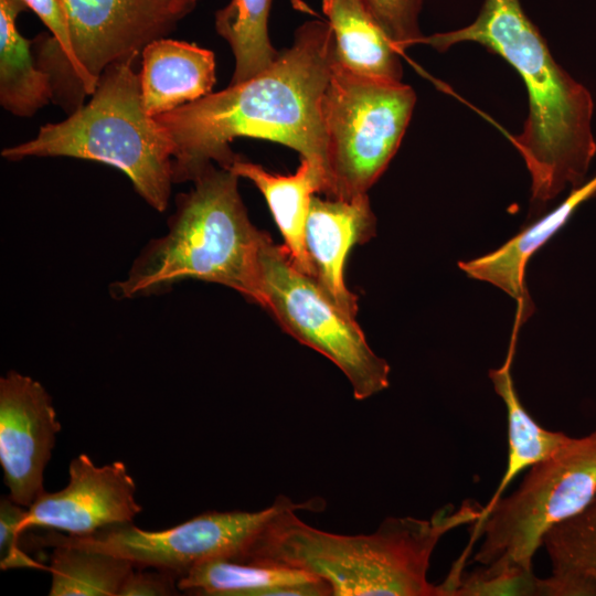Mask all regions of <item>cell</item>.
I'll use <instances>...</instances> for the list:
<instances>
[{"mask_svg": "<svg viewBox=\"0 0 596 596\" xmlns=\"http://www.w3.org/2000/svg\"><path fill=\"white\" fill-rule=\"evenodd\" d=\"M291 508L279 513L236 562L281 565L323 579L332 596H444L427 579L432 554L449 531L473 524L477 502L446 505L428 520L386 518L371 534L344 535L312 528Z\"/></svg>", "mask_w": 596, "mask_h": 596, "instance_id": "obj_3", "label": "cell"}, {"mask_svg": "<svg viewBox=\"0 0 596 596\" xmlns=\"http://www.w3.org/2000/svg\"><path fill=\"white\" fill-rule=\"evenodd\" d=\"M256 304L288 334L333 362L350 382L355 400L389 387L390 365L370 348L355 318L312 276L298 269L284 245L275 244L268 234L259 251Z\"/></svg>", "mask_w": 596, "mask_h": 596, "instance_id": "obj_8", "label": "cell"}, {"mask_svg": "<svg viewBox=\"0 0 596 596\" xmlns=\"http://www.w3.org/2000/svg\"><path fill=\"white\" fill-rule=\"evenodd\" d=\"M398 51L423 38L419 14L423 0H361Z\"/></svg>", "mask_w": 596, "mask_h": 596, "instance_id": "obj_25", "label": "cell"}, {"mask_svg": "<svg viewBox=\"0 0 596 596\" xmlns=\"http://www.w3.org/2000/svg\"><path fill=\"white\" fill-rule=\"evenodd\" d=\"M68 477L64 489L42 491L26 508L25 531L39 526L87 536L129 523L142 510L135 498V480L123 461L96 466L81 454L70 462Z\"/></svg>", "mask_w": 596, "mask_h": 596, "instance_id": "obj_12", "label": "cell"}, {"mask_svg": "<svg viewBox=\"0 0 596 596\" xmlns=\"http://www.w3.org/2000/svg\"><path fill=\"white\" fill-rule=\"evenodd\" d=\"M415 103L411 86L356 75L333 58L322 98L326 198L368 194L397 151Z\"/></svg>", "mask_w": 596, "mask_h": 596, "instance_id": "obj_6", "label": "cell"}, {"mask_svg": "<svg viewBox=\"0 0 596 596\" xmlns=\"http://www.w3.org/2000/svg\"><path fill=\"white\" fill-rule=\"evenodd\" d=\"M334 35L333 58L344 70L384 82H402L397 47L361 0H322Z\"/></svg>", "mask_w": 596, "mask_h": 596, "instance_id": "obj_18", "label": "cell"}, {"mask_svg": "<svg viewBox=\"0 0 596 596\" xmlns=\"http://www.w3.org/2000/svg\"><path fill=\"white\" fill-rule=\"evenodd\" d=\"M50 596H118L132 573L131 562L105 552L51 543Z\"/></svg>", "mask_w": 596, "mask_h": 596, "instance_id": "obj_22", "label": "cell"}, {"mask_svg": "<svg viewBox=\"0 0 596 596\" xmlns=\"http://www.w3.org/2000/svg\"><path fill=\"white\" fill-rule=\"evenodd\" d=\"M595 494L596 429L571 437L554 455L533 465L513 493L501 497L473 523L466 553L482 536L473 562L532 571L546 532L584 510Z\"/></svg>", "mask_w": 596, "mask_h": 596, "instance_id": "obj_7", "label": "cell"}, {"mask_svg": "<svg viewBox=\"0 0 596 596\" xmlns=\"http://www.w3.org/2000/svg\"><path fill=\"white\" fill-rule=\"evenodd\" d=\"M135 61L108 65L87 104L63 121L42 126L33 139L4 148L1 156L11 161L72 157L115 167L151 207L163 212L173 184V145L145 109Z\"/></svg>", "mask_w": 596, "mask_h": 596, "instance_id": "obj_5", "label": "cell"}, {"mask_svg": "<svg viewBox=\"0 0 596 596\" xmlns=\"http://www.w3.org/2000/svg\"><path fill=\"white\" fill-rule=\"evenodd\" d=\"M596 193V175L582 187L572 190L555 210L512 237L492 253L459 262L458 266L469 277L488 281L514 298L517 318L524 322L533 311L530 295L524 286V270L530 257L555 234L576 207Z\"/></svg>", "mask_w": 596, "mask_h": 596, "instance_id": "obj_15", "label": "cell"}, {"mask_svg": "<svg viewBox=\"0 0 596 596\" xmlns=\"http://www.w3.org/2000/svg\"><path fill=\"white\" fill-rule=\"evenodd\" d=\"M446 596L542 595L541 578L519 567L480 565L445 588Z\"/></svg>", "mask_w": 596, "mask_h": 596, "instance_id": "obj_24", "label": "cell"}, {"mask_svg": "<svg viewBox=\"0 0 596 596\" xmlns=\"http://www.w3.org/2000/svg\"><path fill=\"white\" fill-rule=\"evenodd\" d=\"M552 571L541 578L542 595L596 596V494L574 517L551 528L543 538Z\"/></svg>", "mask_w": 596, "mask_h": 596, "instance_id": "obj_20", "label": "cell"}, {"mask_svg": "<svg viewBox=\"0 0 596 596\" xmlns=\"http://www.w3.org/2000/svg\"><path fill=\"white\" fill-rule=\"evenodd\" d=\"M328 20H309L292 45L258 75L155 116L173 145V183L194 181L209 166L230 169L240 137L267 139L297 151L327 181L322 98L333 64ZM322 191V193H323Z\"/></svg>", "mask_w": 596, "mask_h": 596, "instance_id": "obj_1", "label": "cell"}, {"mask_svg": "<svg viewBox=\"0 0 596 596\" xmlns=\"http://www.w3.org/2000/svg\"><path fill=\"white\" fill-rule=\"evenodd\" d=\"M520 326L518 322L514 323L503 365L489 371L494 391L502 398L507 408L509 451L505 471L490 500L482 507L480 518L489 512L522 470L551 457L571 439L562 432H552L540 426L525 411L517 394L511 365Z\"/></svg>", "mask_w": 596, "mask_h": 596, "instance_id": "obj_19", "label": "cell"}, {"mask_svg": "<svg viewBox=\"0 0 596 596\" xmlns=\"http://www.w3.org/2000/svg\"><path fill=\"white\" fill-rule=\"evenodd\" d=\"M177 575L171 572H135L127 577L118 596H168L178 594Z\"/></svg>", "mask_w": 596, "mask_h": 596, "instance_id": "obj_27", "label": "cell"}, {"mask_svg": "<svg viewBox=\"0 0 596 596\" xmlns=\"http://www.w3.org/2000/svg\"><path fill=\"white\" fill-rule=\"evenodd\" d=\"M228 170L257 187L269 206L290 259L298 269L313 276L305 231L311 198L323 191L324 179L321 171L301 158V163L294 174H274L241 156Z\"/></svg>", "mask_w": 596, "mask_h": 596, "instance_id": "obj_17", "label": "cell"}, {"mask_svg": "<svg viewBox=\"0 0 596 596\" xmlns=\"http://www.w3.org/2000/svg\"><path fill=\"white\" fill-rule=\"evenodd\" d=\"M228 169L209 166L175 198L168 233L151 240L127 276L110 285L117 299L163 294L196 279L230 287L256 302L258 257L267 234L255 227Z\"/></svg>", "mask_w": 596, "mask_h": 596, "instance_id": "obj_4", "label": "cell"}, {"mask_svg": "<svg viewBox=\"0 0 596 596\" xmlns=\"http://www.w3.org/2000/svg\"><path fill=\"white\" fill-rule=\"evenodd\" d=\"M29 9L24 0H0V104L19 117L33 116L53 100V85L31 53L33 41L17 28L19 13Z\"/></svg>", "mask_w": 596, "mask_h": 596, "instance_id": "obj_21", "label": "cell"}, {"mask_svg": "<svg viewBox=\"0 0 596 596\" xmlns=\"http://www.w3.org/2000/svg\"><path fill=\"white\" fill-rule=\"evenodd\" d=\"M461 42L499 54L526 87L528 118L522 132L510 140L531 174L532 204L542 206L565 188L582 187L596 153L593 98L554 61L521 0H485L470 24L423 36L418 43L445 51Z\"/></svg>", "mask_w": 596, "mask_h": 596, "instance_id": "obj_2", "label": "cell"}, {"mask_svg": "<svg viewBox=\"0 0 596 596\" xmlns=\"http://www.w3.org/2000/svg\"><path fill=\"white\" fill-rule=\"evenodd\" d=\"M376 233V219L368 194L353 200L312 195L307 216L305 243L313 278L349 316L358 313V297L344 283V265L354 245Z\"/></svg>", "mask_w": 596, "mask_h": 596, "instance_id": "obj_13", "label": "cell"}, {"mask_svg": "<svg viewBox=\"0 0 596 596\" xmlns=\"http://www.w3.org/2000/svg\"><path fill=\"white\" fill-rule=\"evenodd\" d=\"M26 508L15 503L10 497L0 500V567L45 568L30 557L20 546V536L25 531Z\"/></svg>", "mask_w": 596, "mask_h": 596, "instance_id": "obj_26", "label": "cell"}, {"mask_svg": "<svg viewBox=\"0 0 596 596\" xmlns=\"http://www.w3.org/2000/svg\"><path fill=\"white\" fill-rule=\"evenodd\" d=\"M60 430L40 382L15 371L0 379V464L15 503L29 508L44 491L43 472Z\"/></svg>", "mask_w": 596, "mask_h": 596, "instance_id": "obj_11", "label": "cell"}, {"mask_svg": "<svg viewBox=\"0 0 596 596\" xmlns=\"http://www.w3.org/2000/svg\"><path fill=\"white\" fill-rule=\"evenodd\" d=\"M141 56V97L150 116L169 113L212 93L216 81L212 51L161 38L147 44Z\"/></svg>", "mask_w": 596, "mask_h": 596, "instance_id": "obj_14", "label": "cell"}, {"mask_svg": "<svg viewBox=\"0 0 596 596\" xmlns=\"http://www.w3.org/2000/svg\"><path fill=\"white\" fill-rule=\"evenodd\" d=\"M291 508L319 511L323 508V500L313 498L295 503L280 494L272 505L259 511L204 512L162 531L141 530L129 522L87 536H64L51 532L35 539L44 545L58 542L105 552L131 562L135 567H153L180 578L207 560H241L266 526L279 513Z\"/></svg>", "mask_w": 596, "mask_h": 596, "instance_id": "obj_9", "label": "cell"}, {"mask_svg": "<svg viewBox=\"0 0 596 596\" xmlns=\"http://www.w3.org/2000/svg\"><path fill=\"white\" fill-rule=\"evenodd\" d=\"M198 0H174V9L182 18L192 11Z\"/></svg>", "mask_w": 596, "mask_h": 596, "instance_id": "obj_28", "label": "cell"}, {"mask_svg": "<svg viewBox=\"0 0 596 596\" xmlns=\"http://www.w3.org/2000/svg\"><path fill=\"white\" fill-rule=\"evenodd\" d=\"M272 0H231L215 12V30L231 46L235 68L230 84L245 82L278 57L268 35Z\"/></svg>", "mask_w": 596, "mask_h": 596, "instance_id": "obj_23", "label": "cell"}, {"mask_svg": "<svg viewBox=\"0 0 596 596\" xmlns=\"http://www.w3.org/2000/svg\"><path fill=\"white\" fill-rule=\"evenodd\" d=\"M179 590L206 596H330L320 577L294 567L212 558L178 579Z\"/></svg>", "mask_w": 596, "mask_h": 596, "instance_id": "obj_16", "label": "cell"}, {"mask_svg": "<svg viewBox=\"0 0 596 596\" xmlns=\"http://www.w3.org/2000/svg\"><path fill=\"white\" fill-rule=\"evenodd\" d=\"M60 1L68 21L82 100L94 94L108 65L136 60L147 44L168 35L182 19L174 0Z\"/></svg>", "mask_w": 596, "mask_h": 596, "instance_id": "obj_10", "label": "cell"}]
</instances>
